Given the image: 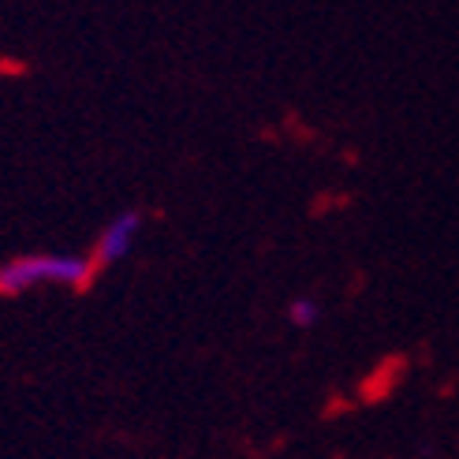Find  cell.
I'll use <instances>...</instances> for the list:
<instances>
[{
	"label": "cell",
	"instance_id": "cell-2",
	"mask_svg": "<svg viewBox=\"0 0 459 459\" xmlns=\"http://www.w3.org/2000/svg\"><path fill=\"white\" fill-rule=\"evenodd\" d=\"M134 236H139V213H124V217L112 221L105 232H101V239H98V265L120 262L127 250H131Z\"/></svg>",
	"mask_w": 459,
	"mask_h": 459
},
{
	"label": "cell",
	"instance_id": "cell-3",
	"mask_svg": "<svg viewBox=\"0 0 459 459\" xmlns=\"http://www.w3.org/2000/svg\"><path fill=\"white\" fill-rule=\"evenodd\" d=\"M314 317H317V307L307 303V299H299V303L291 307V321H295V325H314Z\"/></svg>",
	"mask_w": 459,
	"mask_h": 459
},
{
	"label": "cell",
	"instance_id": "cell-1",
	"mask_svg": "<svg viewBox=\"0 0 459 459\" xmlns=\"http://www.w3.org/2000/svg\"><path fill=\"white\" fill-rule=\"evenodd\" d=\"M90 265L86 258H60V255H27L15 258L12 265L0 269V291H27L38 284H86L90 281Z\"/></svg>",
	"mask_w": 459,
	"mask_h": 459
}]
</instances>
